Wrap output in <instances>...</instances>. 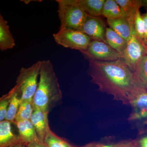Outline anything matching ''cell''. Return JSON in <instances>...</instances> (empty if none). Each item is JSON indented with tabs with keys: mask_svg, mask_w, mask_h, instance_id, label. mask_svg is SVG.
Segmentation results:
<instances>
[{
	"mask_svg": "<svg viewBox=\"0 0 147 147\" xmlns=\"http://www.w3.org/2000/svg\"><path fill=\"white\" fill-rule=\"evenodd\" d=\"M89 61V74L98 90L129 105V97L137 86L134 73L125 63L121 59L113 61Z\"/></svg>",
	"mask_w": 147,
	"mask_h": 147,
	"instance_id": "6da1fadb",
	"label": "cell"
},
{
	"mask_svg": "<svg viewBox=\"0 0 147 147\" xmlns=\"http://www.w3.org/2000/svg\"><path fill=\"white\" fill-rule=\"evenodd\" d=\"M62 98L53 64L50 60L41 61L38 85L33 99L34 108L49 113Z\"/></svg>",
	"mask_w": 147,
	"mask_h": 147,
	"instance_id": "7a4b0ae2",
	"label": "cell"
},
{
	"mask_svg": "<svg viewBox=\"0 0 147 147\" xmlns=\"http://www.w3.org/2000/svg\"><path fill=\"white\" fill-rule=\"evenodd\" d=\"M41 61L36 62L30 67H22L17 77L16 88L21 101H33L38 85Z\"/></svg>",
	"mask_w": 147,
	"mask_h": 147,
	"instance_id": "3957f363",
	"label": "cell"
},
{
	"mask_svg": "<svg viewBox=\"0 0 147 147\" xmlns=\"http://www.w3.org/2000/svg\"><path fill=\"white\" fill-rule=\"evenodd\" d=\"M60 27L80 30L87 14L75 0H57Z\"/></svg>",
	"mask_w": 147,
	"mask_h": 147,
	"instance_id": "277c9868",
	"label": "cell"
},
{
	"mask_svg": "<svg viewBox=\"0 0 147 147\" xmlns=\"http://www.w3.org/2000/svg\"><path fill=\"white\" fill-rule=\"evenodd\" d=\"M55 42L65 48L85 51L92 39L79 30L60 27L59 31L53 34Z\"/></svg>",
	"mask_w": 147,
	"mask_h": 147,
	"instance_id": "5b68a950",
	"label": "cell"
},
{
	"mask_svg": "<svg viewBox=\"0 0 147 147\" xmlns=\"http://www.w3.org/2000/svg\"><path fill=\"white\" fill-rule=\"evenodd\" d=\"M147 55V46L139 39L133 28L126 48L121 54V59L134 72L142 59Z\"/></svg>",
	"mask_w": 147,
	"mask_h": 147,
	"instance_id": "8992f818",
	"label": "cell"
},
{
	"mask_svg": "<svg viewBox=\"0 0 147 147\" xmlns=\"http://www.w3.org/2000/svg\"><path fill=\"white\" fill-rule=\"evenodd\" d=\"M132 111L128 120L147 125V89L136 87L129 98Z\"/></svg>",
	"mask_w": 147,
	"mask_h": 147,
	"instance_id": "52a82bcc",
	"label": "cell"
},
{
	"mask_svg": "<svg viewBox=\"0 0 147 147\" xmlns=\"http://www.w3.org/2000/svg\"><path fill=\"white\" fill-rule=\"evenodd\" d=\"M89 60L113 61L121 59V55L105 42L92 40L86 50L82 52Z\"/></svg>",
	"mask_w": 147,
	"mask_h": 147,
	"instance_id": "ba28073f",
	"label": "cell"
},
{
	"mask_svg": "<svg viewBox=\"0 0 147 147\" xmlns=\"http://www.w3.org/2000/svg\"><path fill=\"white\" fill-rule=\"evenodd\" d=\"M106 27L100 17H94L87 14L80 31L89 37L92 40H98L107 44L105 39Z\"/></svg>",
	"mask_w": 147,
	"mask_h": 147,
	"instance_id": "9c48e42d",
	"label": "cell"
},
{
	"mask_svg": "<svg viewBox=\"0 0 147 147\" xmlns=\"http://www.w3.org/2000/svg\"><path fill=\"white\" fill-rule=\"evenodd\" d=\"M48 113L34 108L31 121L34 127L40 141L43 142L47 131L50 128L48 123Z\"/></svg>",
	"mask_w": 147,
	"mask_h": 147,
	"instance_id": "30bf717a",
	"label": "cell"
},
{
	"mask_svg": "<svg viewBox=\"0 0 147 147\" xmlns=\"http://www.w3.org/2000/svg\"><path fill=\"white\" fill-rule=\"evenodd\" d=\"M19 132V140L27 145L39 141L34 127L30 120L16 119L15 121Z\"/></svg>",
	"mask_w": 147,
	"mask_h": 147,
	"instance_id": "8fae6325",
	"label": "cell"
},
{
	"mask_svg": "<svg viewBox=\"0 0 147 147\" xmlns=\"http://www.w3.org/2000/svg\"><path fill=\"white\" fill-rule=\"evenodd\" d=\"M15 39L11 32L7 21L0 12V50L6 51L15 47Z\"/></svg>",
	"mask_w": 147,
	"mask_h": 147,
	"instance_id": "7c38bea8",
	"label": "cell"
},
{
	"mask_svg": "<svg viewBox=\"0 0 147 147\" xmlns=\"http://www.w3.org/2000/svg\"><path fill=\"white\" fill-rule=\"evenodd\" d=\"M11 123L6 120L0 122V147H8L21 142L13 133Z\"/></svg>",
	"mask_w": 147,
	"mask_h": 147,
	"instance_id": "4fadbf2b",
	"label": "cell"
},
{
	"mask_svg": "<svg viewBox=\"0 0 147 147\" xmlns=\"http://www.w3.org/2000/svg\"><path fill=\"white\" fill-rule=\"evenodd\" d=\"M107 22L110 28L127 42L131 36V30L134 27L131 26L127 18L107 19Z\"/></svg>",
	"mask_w": 147,
	"mask_h": 147,
	"instance_id": "5bb4252c",
	"label": "cell"
},
{
	"mask_svg": "<svg viewBox=\"0 0 147 147\" xmlns=\"http://www.w3.org/2000/svg\"><path fill=\"white\" fill-rule=\"evenodd\" d=\"M101 16L107 19L127 18L124 11L116 2L115 0H105L102 7Z\"/></svg>",
	"mask_w": 147,
	"mask_h": 147,
	"instance_id": "9a60e30c",
	"label": "cell"
},
{
	"mask_svg": "<svg viewBox=\"0 0 147 147\" xmlns=\"http://www.w3.org/2000/svg\"><path fill=\"white\" fill-rule=\"evenodd\" d=\"M77 5L88 15L100 17L105 0H75Z\"/></svg>",
	"mask_w": 147,
	"mask_h": 147,
	"instance_id": "2e32d148",
	"label": "cell"
},
{
	"mask_svg": "<svg viewBox=\"0 0 147 147\" xmlns=\"http://www.w3.org/2000/svg\"><path fill=\"white\" fill-rule=\"evenodd\" d=\"M124 11L127 19L131 27L134 26V19L137 11L142 7V1L138 0H115Z\"/></svg>",
	"mask_w": 147,
	"mask_h": 147,
	"instance_id": "e0dca14e",
	"label": "cell"
},
{
	"mask_svg": "<svg viewBox=\"0 0 147 147\" xmlns=\"http://www.w3.org/2000/svg\"><path fill=\"white\" fill-rule=\"evenodd\" d=\"M105 39L107 44L121 55L125 50L127 45V41L110 28H106Z\"/></svg>",
	"mask_w": 147,
	"mask_h": 147,
	"instance_id": "ac0fdd59",
	"label": "cell"
},
{
	"mask_svg": "<svg viewBox=\"0 0 147 147\" xmlns=\"http://www.w3.org/2000/svg\"><path fill=\"white\" fill-rule=\"evenodd\" d=\"M133 73L137 86L147 89V55L143 58Z\"/></svg>",
	"mask_w": 147,
	"mask_h": 147,
	"instance_id": "d6986e66",
	"label": "cell"
},
{
	"mask_svg": "<svg viewBox=\"0 0 147 147\" xmlns=\"http://www.w3.org/2000/svg\"><path fill=\"white\" fill-rule=\"evenodd\" d=\"M11 90L12 95L9 105L5 120L15 123L21 100L20 96L14 87Z\"/></svg>",
	"mask_w": 147,
	"mask_h": 147,
	"instance_id": "ffe728a7",
	"label": "cell"
},
{
	"mask_svg": "<svg viewBox=\"0 0 147 147\" xmlns=\"http://www.w3.org/2000/svg\"><path fill=\"white\" fill-rule=\"evenodd\" d=\"M43 142L47 147H75L54 134L50 128L47 131Z\"/></svg>",
	"mask_w": 147,
	"mask_h": 147,
	"instance_id": "44dd1931",
	"label": "cell"
},
{
	"mask_svg": "<svg viewBox=\"0 0 147 147\" xmlns=\"http://www.w3.org/2000/svg\"><path fill=\"white\" fill-rule=\"evenodd\" d=\"M34 110L33 101H21L15 120H30Z\"/></svg>",
	"mask_w": 147,
	"mask_h": 147,
	"instance_id": "7402d4cb",
	"label": "cell"
},
{
	"mask_svg": "<svg viewBox=\"0 0 147 147\" xmlns=\"http://www.w3.org/2000/svg\"><path fill=\"white\" fill-rule=\"evenodd\" d=\"M134 29L139 39L143 42L144 35V24L142 14L140 10L137 11L134 19Z\"/></svg>",
	"mask_w": 147,
	"mask_h": 147,
	"instance_id": "603a6c76",
	"label": "cell"
},
{
	"mask_svg": "<svg viewBox=\"0 0 147 147\" xmlns=\"http://www.w3.org/2000/svg\"><path fill=\"white\" fill-rule=\"evenodd\" d=\"M12 94V91L11 90L8 94L0 99V122L5 120Z\"/></svg>",
	"mask_w": 147,
	"mask_h": 147,
	"instance_id": "cb8c5ba5",
	"label": "cell"
},
{
	"mask_svg": "<svg viewBox=\"0 0 147 147\" xmlns=\"http://www.w3.org/2000/svg\"><path fill=\"white\" fill-rule=\"evenodd\" d=\"M144 24V35L143 42L147 46V11L146 13L142 14Z\"/></svg>",
	"mask_w": 147,
	"mask_h": 147,
	"instance_id": "d4e9b609",
	"label": "cell"
},
{
	"mask_svg": "<svg viewBox=\"0 0 147 147\" xmlns=\"http://www.w3.org/2000/svg\"><path fill=\"white\" fill-rule=\"evenodd\" d=\"M116 147H138L135 140L124 141L116 144Z\"/></svg>",
	"mask_w": 147,
	"mask_h": 147,
	"instance_id": "484cf974",
	"label": "cell"
},
{
	"mask_svg": "<svg viewBox=\"0 0 147 147\" xmlns=\"http://www.w3.org/2000/svg\"><path fill=\"white\" fill-rule=\"evenodd\" d=\"M138 147H147V135L135 140Z\"/></svg>",
	"mask_w": 147,
	"mask_h": 147,
	"instance_id": "4316f807",
	"label": "cell"
},
{
	"mask_svg": "<svg viewBox=\"0 0 147 147\" xmlns=\"http://www.w3.org/2000/svg\"><path fill=\"white\" fill-rule=\"evenodd\" d=\"M26 147H47L45 146L44 142L40 141L32 142L29 144L27 145Z\"/></svg>",
	"mask_w": 147,
	"mask_h": 147,
	"instance_id": "83f0119b",
	"label": "cell"
},
{
	"mask_svg": "<svg viewBox=\"0 0 147 147\" xmlns=\"http://www.w3.org/2000/svg\"><path fill=\"white\" fill-rule=\"evenodd\" d=\"M97 147H116V144L107 143V144H101L96 143Z\"/></svg>",
	"mask_w": 147,
	"mask_h": 147,
	"instance_id": "f1b7e54d",
	"label": "cell"
},
{
	"mask_svg": "<svg viewBox=\"0 0 147 147\" xmlns=\"http://www.w3.org/2000/svg\"><path fill=\"white\" fill-rule=\"evenodd\" d=\"M8 147H26V145L21 142H19Z\"/></svg>",
	"mask_w": 147,
	"mask_h": 147,
	"instance_id": "f546056e",
	"label": "cell"
},
{
	"mask_svg": "<svg viewBox=\"0 0 147 147\" xmlns=\"http://www.w3.org/2000/svg\"><path fill=\"white\" fill-rule=\"evenodd\" d=\"M84 147H97L96 143H91L88 144L86 145Z\"/></svg>",
	"mask_w": 147,
	"mask_h": 147,
	"instance_id": "4dcf8cb0",
	"label": "cell"
},
{
	"mask_svg": "<svg viewBox=\"0 0 147 147\" xmlns=\"http://www.w3.org/2000/svg\"><path fill=\"white\" fill-rule=\"evenodd\" d=\"M142 7H144L147 8V1H142Z\"/></svg>",
	"mask_w": 147,
	"mask_h": 147,
	"instance_id": "1f68e13d",
	"label": "cell"
}]
</instances>
